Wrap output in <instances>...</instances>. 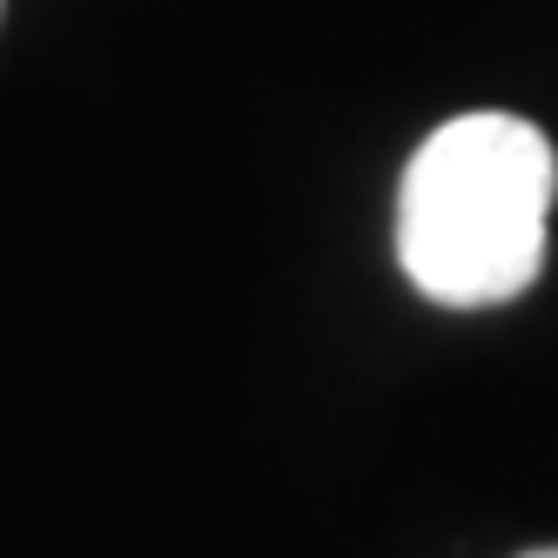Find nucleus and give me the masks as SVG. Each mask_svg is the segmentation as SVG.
<instances>
[{"mask_svg": "<svg viewBox=\"0 0 558 558\" xmlns=\"http://www.w3.org/2000/svg\"><path fill=\"white\" fill-rule=\"evenodd\" d=\"M525 558H558V545H545V551H525Z\"/></svg>", "mask_w": 558, "mask_h": 558, "instance_id": "nucleus-2", "label": "nucleus"}, {"mask_svg": "<svg viewBox=\"0 0 558 558\" xmlns=\"http://www.w3.org/2000/svg\"><path fill=\"white\" fill-rule=\"evenodd\" d=\"M558 195L551 142L518 114L445 122L397 189V263L445 310H492L532 290Z\"/></svg>", "mask_w": 558, "mask_h": 558, "instance_id": "nucleus-1", "label": "nucleus"}]
</instances>
